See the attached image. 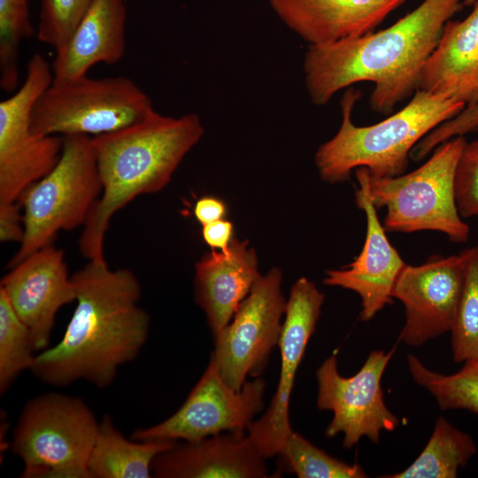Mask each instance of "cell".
Wrapping results in <instances>:
<instances>
[{"label": "cell", "instance_id": "obj_1", "mask_svg": "<svg viewBox=\"0 0 478 478\" xmlns=\"http://www.w3.org/2000/svg\"><path fill=\"white\" fill-rule=\"evenodd\" d=\"M76 307L62 339L36 354L30 371L42 383L66 387L83 380L110 386L120 367L145 344L150 318L139 306L142 288L127 268L89 261L72 275Z\"/></svg>", "mask_w": 478, "mask_h": 478}, {"label": "cell", "instance_id": "obj_2", "mask_svg": "<svg viewBox=\"0 0 478 478\" xmlns=\"http://www.w3.org/2000/svg\"><path fill=\"white\" fill-rule=\"evenodd\" d=\"M461 6L462 0H423L385 29L334 44L309 45L304 73L312 103L325 105L341 89L370 81L371 109L390 114L419 89L445 24Z\"/></svg>", "mask_w": 478, "mask_h": 478}, {"label": "cell", "instance_id": "obj_3", "mask_svg": "<svg viewBox=\"0 0 478 478\" xmlns=\"http://www.w3.org/2000/svg\"><path fill=\"white\" fill-rule=\"evenodd\" d=\"M203 134L196 113L172 117L152 109L128 127L91 138L102 194L79 238L82 256L106 262L104 238L112 216L135 197L164 189Z\"/></svg>", "mask_w": 478, "mask_h": 478}, {"label": "cell", "instance_id": "obj_4", "mask_svg": "<svg viewBox=\"0 0 478 478\" xmlns=\"http://www.w3.org/2000/svg\"><path fill=\"white\" fill-rule=\"evenodd\" d=\"M359 97V91L347 89L341 100L340 128L315 153V166L325 182H343L358 167L367 168L373 178L403 174L412 148L466 107L460 102L419 89L398 112L379 123L359 127L351 120Z\"/></svg>", "mask_w": 478, "mask_h": 478}, {"label": "cell", "instance_id": "obj_5", "mask_svg": "<svg viewBox=\"0 0 478 478\" xmlns=\"http://www.w3.org/2000/svg\"><path fill=\"white\" fill-rule=\"evenodd\" d=\"M467 141L455 136L439 144L414 171L394 177L368 179L370 198L378 210L386 209L388 233L432 230L453 243H466L470 228L460 216L455 196V174Z\"/></svg>", "mask_w": 478, "mask_h": 478}, {"label": "cell", "instance_id": "obj_6", "mask_svg": "<svg viewBox=\"0 0 478 478\" xmlns=\"http://www.w3.org/2000/svg\"><path fill=\"white\" fill-rule=\"evenodd\" d=\"M99 421L81 397L48 392L29 399L13 429L12 452L25 478H90Z\"/></svg>", "mask_w": 478, "mask_h": 478}, {"label": "cell", "instance_id": "obj_7", "mask_svg": "<svg viewBox=\"0 0 478 478\" xmlns=\"http://www.w3.org/2000/svg\"><path fill=\"white\" fill-rule=\"evenodd\" d=\"M101 194L91 138L83 135L63 136L62 153L56 166L27 187L18 200L25 231L8 268L53 243L59 231L84 226Z\"/></svg>", "mask_w": 478, "mask_h": 478}, {"label": "cell", "instance_id": "obj_8", "mask_svg": "<svg viewBox=\"0 0 478 478\" xmlns=\"http://www.w3.org/2000/svg\"><path fill=\"white\" fill-rule=\"evenodd\" d=\"M150 97L130 78H90L87 74L51 82L37 99L32 130L42 135L111 133L145 117Z\"/></svg>", "mask_w": 478, "mask_h": 478}, {"label": "cell", "instance_id": "obj_9", "mask_svg": "<svg viewBox=\"0 0 478 478\" xmlns=\"http://www.w3.org/2000/svg\"><path fill=\"white\" fill-rule=\"evenodd\" d=\"M51 64L35 53L25 81L0 102V204L18 202L23 191L58 163L63 136L35 134L31 127L34 106L52 82Z\"/></svg>", "mask_w": 478, "mask_h": 478}, {"label": "cell", "instance_id": "obj_10", "mask_svg": "<svg viewBox=\"0 0 478 478\" xmlns=\"http://www.w3.org/2000/svg\"><path fill=\"white\" fill-rule=\"evenodd\" d=\"M281 282L278 267L261 274L227 326L214 336L210 358L233 389H241L248 376L260 375L278 345L287 303Z\"/></svg>", "mask_w": 478, "mask_h": 478}, {"label": "cell", "instance_id": "obj_11", "mask_svg": "<svg viewBox=\"0 0 478 478\" xmlns=\"http://www.w3.org/2000/svg\"><path fill=\"white\" fill-rule=\"evenodd\" d=\"M396 350L394 346L389 352L371 351L362 367L351 377L340 374L335 355L319 366L316 371L317 408L333 412L325 431L328 437L342 433L343 447L351 449L363 436L377 443L382 430L393 431L399 425L397 417L384 402L381 384Z\"/></svg>", "mask_w": 478, "mask_h": 478}, {"label": "cell", "instance_id": "obj_12", "mask_svg": "<svg viewBox=\"0 0 478 478\" xmlns=\"http://www.w3.org/2000/svg\"><path fill=\"white\" fill-rule=\"evenodd\" d=\"M266 382L257 377L241 389L230 388L212 358L182 405L164 421L137 428L135 441H197L226 431H246L264 408Z\"/></svg>", "mask_w": 478, "mask_h": 478}, {"label": "cell", "instance_id": "obj_13", "mask_svg": "<svg viewBox=\"0 0 478 478\" xmlns=\"http://www.w3.org/2000/svg\"><path fill=\"white\" fill-rule=\"evenodd\" d=\"M324 300L325 295L305 277L297 280L291 287L278 342L281 372L276 390L265 413L246 428L248 436L266 459L279 455L293 432L289 422L290 396Z\"/></svg>", "mask_w": 478, "mask_h": 478}, {"label": "cell", "instance_id": "obj_14", "mask_svg": "<svg viewBox=\"0 0 478 478\" xmlns=\"http://www.w3.org/2000/svg\"><path fill=\"white\" fill-rule=\"evenodd\" d=\"M466 275L463 253L434 255L418 266L405 265L392 290L405 307L399 340L420 347L451 332L458 313Z\"/></svg>", "mask_w": 478, "mask_h": 478}, {"label": "cell", "instance_id": "obj_15", "mask_svg": "<svg viewBox=\"0 0 478 478\" xmlns=\"http://www.w3.org/2000/svg\"><path fill=\"white\" fill-rule=\"evenodd\" d=\"M0 290L27 326L35 351L49 348L58 310L76 300L62 250L53 243L32 253L10 268Z\"/></svg>", "mask_w": 478, "mask_h": 478}, {"label": "cell", "instance_id": "obj_16", "mask_svg": "<svg viewBox=\"0 0 478 478\" xmlns=\"http://www.w3.org/2000/svg\"><path fill=\"white\" fill-rule=\"evenodd\" d=\"M355 175L358 182L355 202L366 214L365 243L360 253L346 267L326 271L323 283L356 292L361 299L359 319L368 321L387 305L393 304L392 290L406 264L389 241L370 198L368 169L358 167Z\"/></svg>", "mask_w": 478, "mask_h": 478}, {"label": "cell", "instance_id": "obj_17", "mask_svg": "<svg viewBox=\"0 0 478 478\" xmlns=\"http://www.w3.org/2000/svg\"><path fill=\"white\" fill-rule=\"evenodd\" d=\"M246 431H226L182 441L155 457L157 478H264L267 466Z\"/></svg>", "mask_w": 478, "mask_h": 478}, {"label": "cell", "instance_id": "obj_18", "mask_svg": "<svg viewBox=\"0 0 478 478\" xmlns=\"http://www.w3.org/2000/svg\"><path fill=\"white\" fill-rule=\"evenodd\" d=\"M405 0H269L278 18L309 45L373 32Z\"/></svg>", "mask_w": 478, "mask_h": 478}, {"label": "cell", "instance_id": "obj_19", "mask_svg": "<svg viewBox=\"0 0 478 478\" xmlns=\"http://www.w3.org/2000/svg\"><path fill=\"white\" fill-rule=\"evenodd\" d=\"M260 276L256 251L247 240L234 238L227 250H212L196 263L195 301L213 337L227 326Z\"/></svg>", "mask_w": 478, "mask_h": 478}, {"label": "cell", "instance_id": "obj_20", "mask_svg": "<svg viewBox=\"0 0 478 478\" xmlns=\"http://www.w3.org/2000/svg\"><path fill=\"white\" fill-rule=\"evenodd\" d=\"M124 0H94L67 42L51 62L52 82L87 74L96 64H115L125 54Z\"/></svg>", "mask_w": 478, "mask_h": 478}, {"label": "cell", "instance_id": "obj_21", "mask_svg": "<svg viewBox=\"0 0 478 478\" xmlns=\"http://www.w3.org/2000/svg\"><path fill=\"white\" fill-rule=\"evenodd\" d=\"M423 90L466 106L478 104V0L461 20H449L420 79Z\"/></svg>", "mask_w": 478, "mask_h": 478}, {"label": "cell", "instance_id": "obj_22", "mask_svg": "<svg viewBox=\"0 0 478 478\" xmlns=\"http://www.w3.org/2000/svg\"><path fill=\"white\" fill-rule=\"evenodd\" d=\"M177 441H135L119 430L110 414L99 420L88 462L90 478H150L152 461Z\"/></svg>", "mask_w": 478, "mask_h": 478}, {"label": "cell", "instance_id": "obj_23", "mask_svg": "<svg viewBox=\"0 0 478 478\" xmlns=\"http://www.w3.org/2000/svg\"><path fill=\"white\" fill-rule=\"evenodd\" d=\"M472 436L437 418L433 433L423 451L405 470L382 478H455L476 453Z\"/></svg>", "mask_w": 478, "mask_h": 478}, {"label": "cell", "instance_id": "obj_24", "mask_svg": "<svg viewBox=\"0 0 478 478\" xmlns=\"http://www.w3.org/2000/svg\"><path fill=\"white\" fill-rule=\"evenodd\" d=\"M407 365L414 382L435 397L440 410L478 414V358L465 361L461 369L451 374L430 370L413 354H408Z\"/></svg>", "mask_w": 478, "mask_h": 478}, {"label": "cell", "instance_id": "obj_25", "mask_svg": "<svg viewBox=\"0 0 478 478\" xmlns=\"http://www.w3.org/2000/svg\"><path fill=\"white\" fill-rule=\"evenodd\" d=\"M30 331L0 290V393H6L18 376L34 365Z\"/></svg>", "mask_w": 478, "mask_h": 478}, {"label": "cell", "instance_id": "obj_26", "mask_svg": "<svg viewBox=\"0 0 478 478\" xmlns=\"http://www.w3.org/2000/svg\"><path fill=\"white\" fill-rule=\"evenodd\" d=\"M280 470L299 478H366L357 465L337 459L293 431L279 453Z\"/></svg>", "mask_w": 478, "mask_h": 478}, {"label": "cell", "instance_id": "obj_27", "mask_svg": "<svg viewBox=\"0 0 478 478\" xmlns=\"http://www.w3.org/2000/svg\"><path fill=\"white\" fill-rule=\"evenodd\" d=\"M466 275L454 326L451 333L452 358L456 363L478 358V246L461 251Z\"/></svg>", "mask_w": 478, "mask_h": 478}, {"label": "cell", "instance_id": "obj_28", "mask_svg": "<svg viewBox=\"0 0 478 478\" xmlns=\"http://www.w3.org/2000/svg\"><path fill=\"white\" fill-rule=\"evenodd\" d=\"M28 1L0 0V86L5 92L19 88L20 45L34 32Z\"/></svg>", "mask_w": 478, "mask_h": 478}, {"label": "cell", "instance_id": "obj_29", "mask_svg": "<svg viewBox=\"0 0 478 478\" xmlns=\"http://www.w3.org/2000/svg\"><path fill=\"white\" fill-rule=\"evenodd\" d=\"M94 0H42L36 36L60 50L70 39Z\"/></svg>", "mask_w": 478, "mask_h": 478}, {"label": "cell", "instance_id": "obj_30", "mask_svg": "<svg viewBox=\"0 0 478 478\" xmlns=\"http://www.w3.org/2000/svg\"><path fill=\"white\" fill-rule=\"evenodd\" d=\"M455 196L462 218L478 216V139L466 143L455 174Z\"/></svg>", "mask_w": 478, "mask_h": 478}, {"label": "cell", "instance_id": "obj_31", "mask_svg": "<svg viewBox=\"0 0 478 478\" xmlns=\"http://www.w3.org/2000/svg\"><path fill=\"white\" fill-rule=\"evenodd\" d=\"M21 207L18 202L0 204V241L21 243L24 236Z\"/></svg>", "mask_w": 478, "mask_h": 478}, {"label": "cell", "instance_id": "obj_32", "mask_svg": "<svg viewBox=\"0 0 478 478\" xmlns=\"http://www.w3.org/2000/svg\"><path fill=\"white\" fill-rule=\"evenodd\" d=\"M478 131V104L465 107L459 114L441 125L439 132L443 138L455 136Z\"/></svg>", "mask_w": 478, "mask_h": 478}, {"label": "cell", "instance_id": "obj_33", "mask_svg": "<svg viewBox=\"0 0 478 478\" xmlns=\"http://www.w3.org/2000/svg\"><path fill=\"white\" fill-rule=\"evenodd\" d=\"M233 223L221 219L202 226V236L205 243L214 251H226L233 241Z\"/></svg>", "mask_w": 478, "mask_h": 478}, {"label": "cell", "instance_id": "obj_34", "mask_svg": "<svg viewBox=\"0 0 478 478\" xmlns=\"http://www.w3.org/2000/svg\"><path fill=\"white\" fill-rule=\"evenodd\" d=\"M226 213L225 203L212 196L199 198L194 207V215L202 226L224 219Z\"/></svg>", "mask_w": 478, "mask_h": 478}]
</instances>
